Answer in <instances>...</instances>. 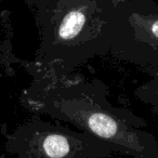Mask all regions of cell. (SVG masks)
<instances>
[{"instance_id":"1","label":"cell","mask_w":158,"mask_h":158,"mask_svg":"<svg viewBox=\"0 0 158 158\" xmlns=\"http://www.w3.org/2000/svg\"><path fill=\"white\" fill-rule=\"evenodd\" d=\"M40 106L54 118L133 158H158V141L146 121L131 110L113 105L107 87L99 79L72 74L46 80Z\"/></svg>"},{"instance_id":"2","label":"cell","mask_w":158,"mask_h":158,"mask_svg":"<svg viewBox=\"0 0 158 158\" xmlns=\"http://www.w3.org/2000/svg\"><path fill=\"white\" fill-rule=\"evenodd\" d=\"M115 10L116 0H54L44 7V79L63 78L110 53Z\"/></svg>"},{"instance_id":"3","label":"cell","mask_w":158,"mask_h":158,"mask_svg":"<svg viewBox=\"0 0 158 158\" xmlns=\"http://www.w3.org/2000/svg\"><path fill=\"white\" fill-rule=\"evenodd\" d=\"M110 54L158 76V3L116 1Z\"/></svg>"},{"instance_id":"4","label":"cell","mask_w":158,"mask_h":158,"mask_svg":"<svg viewBox=\"0 0 158 158\" xmlns=\"http://www.w3.org/2000/svg\"><path fill=\"white\" fill-rule=\"evenodd\" d=\"M31 133L34 158H106L116 153L94 136L62 125L42 123Z\"/></svg>"},{"instance_id":"5","label":"cell","mask_w":158,"mask_h":158,"mask_svg":"<svg viewBox=\"0 0 158 158\" xmlns=\"http://www.w3.org/2000/svg\"><path fill=\"white\" fill-rule=\"evenodd\" d=\"M134 95L142 103L151 106L152 110L158 108V76L140 85L134 90Z\"/></svg>"},{"instance_id":"6","label":"cell","mask_w":158,"mask_h":158,"mask_svg":"<svg viewBox=\"0 0 158 158\" xmlns=\"http://www.w3.org/2000/svg\"><path fill=\"white\" fill-rule=\"evenodd\" d=\"M42 1H44V7H46V6H48L49 3H51L54 0H42Z\"/></svg>"},{"instance_id":"7","label":"cell","mask_w":158,"mask_h":158,"mask_svg":"<svg viewBox=\"0 0 158 158\" xmlns=\"http://www.w3.org/2000/svg\"><path fill=\"white\" fill-rule=\"evenodd\" d=\"M153 112L155 113V114H156V115H157V116H158V108H156V110H153Z\"/></svg>"},{"instance_id":"8","label":"cell","mask_w":158,"mask_h":158,"mask_svg":"<svg viewBox=\"0 0 158 158\" xmlns=\"http://www.w3.org/2000/svg\"><path fill=\"white\" fill-rule=\"evenodd\" d=\"M116 1H120V0H116Z\"/></svg>"}]
</instances>
